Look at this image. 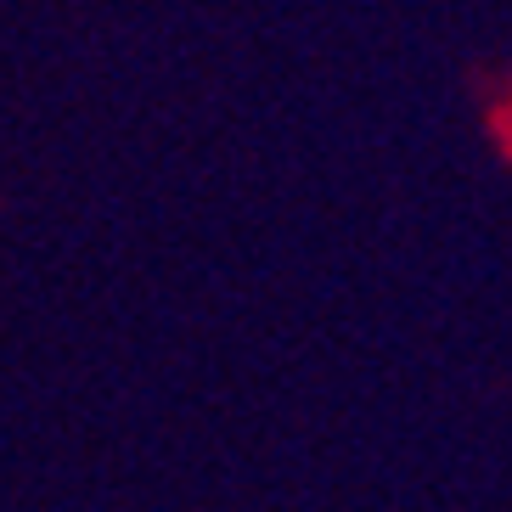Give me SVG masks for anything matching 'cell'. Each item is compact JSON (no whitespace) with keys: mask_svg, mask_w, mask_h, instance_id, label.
I'll use <instances>...</instances> for the list:
<instances>
[]
</instances>
